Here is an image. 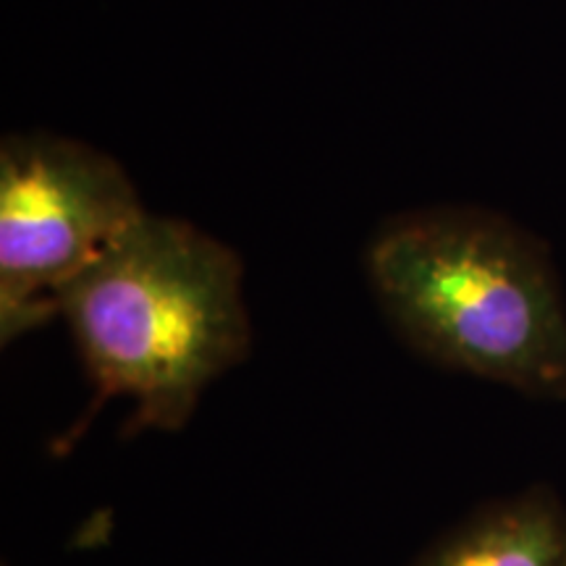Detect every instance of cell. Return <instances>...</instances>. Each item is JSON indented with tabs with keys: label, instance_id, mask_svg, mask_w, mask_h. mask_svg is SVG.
<instances>
[{
	"label": "cell",
	"instance_id": "cell-2",
	"mask_svg": "<svg viewBox=\"0 0 566 566\" xmlns=\"http://www.w3.org/2000/svg\"><path fill=\"white\" fill-rule=\"evenodd\" d=\"M59 317L97 405H132L129 433H179L205 391L242 365L252 346L237 250L155 212L71 283Z\"/></svg>",
	"mask_w": 566,
	"mask_h": 566
},
{
	"label": "cell",
	"instance_id": "cell-4",
	"mask_svg": "<svg viewBox=\"0 0 566 566\" xmlns=\"http://www.w3.org/2000/svg\"><path fill=\"white\" fill-rule=\"evenodd\" d=\"M412 566H566V506L548 485L488 501L449 527Z\"/></svg>",
	"mask_w": 566,
	"mask_h": 566
},
{
	"label": "cell",
	"instance_id": "cell-1",
	"mask_svg": "<svg viewBox=\"0 0 566 566\" xmlns=\"http://www.w3.org/2000/svg\"><path fill=\"white\" fill-rule=\"evenodd\" d=\"M373 300L407 349L527 399H566V300L548 244L504 212H396L365 247Z\"/></svg>",
	"mask_w": 566,
	"mask_h": 566
},
{
	"label": "cell",
	"instance_id": "cell-3",
	"mask_svg": "<svg viewBox=\"0 0 566 566\" xmlns=\"http://www.w3.org/2000/svg\"><path fill=\"white\" fill-rule=\"evenodd\" d=\"M124 166L87 142H0V344L61 315L69 286L147 216Z\"/></svg>",
	"mask_w": 566,
	"mask_h": 566
}]
</instances>
